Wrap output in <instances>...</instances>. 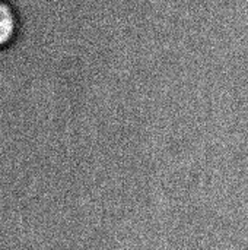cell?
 Listing matches in <instances>:
<instances>
[{
  "mask_svg": "<svg viewBox=\"0 0 248 250\" xmlns=\"http://www.w3.org/2000/svg\"><path fill=\"white\" fill-rule=\"evenodd\" d=\"M18 15L7 0H0V50L13 42L18 34Z\"/></svg>",
  "mask_w": 248,
  "mask_h": 250,
  "instance_id": "cell-1",
  "label": "cell"
}]
</instances>
